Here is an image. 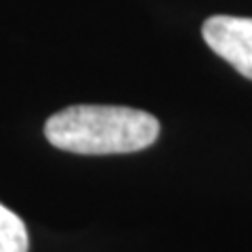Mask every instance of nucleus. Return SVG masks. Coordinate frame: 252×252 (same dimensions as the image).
Segmentation results:
<instances>
[{"mask_svg":"<svg viewBox=\"0 0 252 252\" xmlns=\"http://www.w3.org/2000/svg\"><path fill=\"white\" fill-rule=\"evenodd\" d=\"M202 36L212 53L252 80V17L212 15L204 21Z\"/></svg>","mask_w":252,"mask_h":252,"instance_id":"obj_2","label":"nucleus"},{"mask_svg":"<svg viewBox=\"0 0 252 252\" xmlns=\"http://www.w3.org/2000/svg\"><path fill=\"white\" fill-rule=\"evenodd\" d=\"M44 135L51 145L72 154H130L154 143L160 122L135 107L69 105L46 120Z\"/></svg>","mask_w":252,"mask_h":252,"instance_id":"obj_1","label":"nucleus"},{"mask_svg":"<svg viewBox=\"0 0 252 252\" xmlns=\"http://www.w3.org/2000/svg\"><path fill=\"white\" fill-rule=\"evenodd\" d=\"M30 238L26 223L0 204V252H28Z\"/></svg>","mask_w":252,"mask_h":252,"instance_id":"obj_3","label":"nucleus"}]
</instances>
